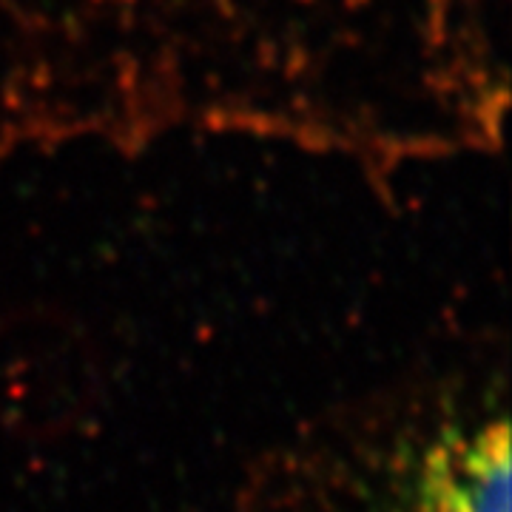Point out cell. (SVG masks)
Returning a JSON list of instances; mask_svg holds the SVG:
<instances>
[{
  "mask_svg": "<svg viewBox=\"0 0 512 512\" xmlns=\"http://www.w3.org/2000/svg\"><path fill=\"white\" fill-rule=\"evenodd\" d=\"M507 393L473 353L336 404L262 453L242 512H510Z\"/></svg>",
  "mask_w": 512,
  "mask_h": 512,
  "instance_id": "7a4b0ae2",
  "label": "cell"
},
{
  "mask_svg": "<svg viewBox=\"0 0 512 512\" xmlns=\"http://www.w3.org/2000/svg\"><path fill=\"white\" fill-rule=\"evenodd\" d=\"M512 0H0V163L248 140L376 177L504 143Z\"/></svg>",
  "mask_w": 512,
  "mask_h": 512,
  "instance_id": "6da1fadb",
  "label": "cell"
}]
</instances>
